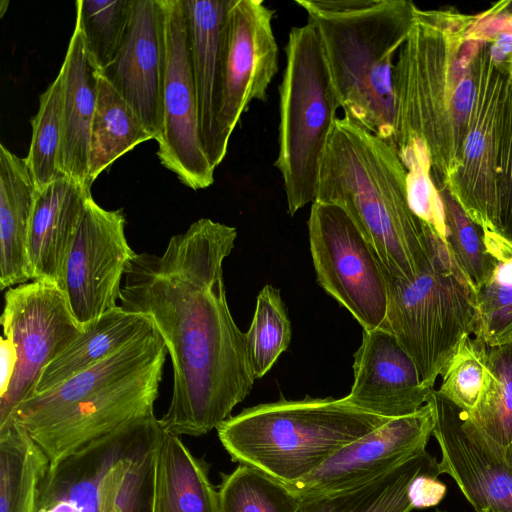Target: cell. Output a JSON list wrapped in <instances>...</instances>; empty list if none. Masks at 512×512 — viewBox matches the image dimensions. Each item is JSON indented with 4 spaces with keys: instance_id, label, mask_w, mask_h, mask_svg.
<instances>
[{
    "instance_id": "2",
    "label": "cell",
    "mask_w": 512,
    "mask_h": 512,
    "mask_svg": "<svg viewBox=\"0 0 512 512\" xmlns=\"http://www.w3.org/2000/svg\"><path fill=\"white\" fill-rule=\"evenodd\" d=\"M475 15L417 9L393 69L394 148H419L431 177L447 183L461 163L477 86L484 39L473 31Z\"/></svg>"
},
{
    "instance_id": "8",
    "label": "cell",
    "mask_w": 512,
    "mask_h": 512,
    "mask_svg": "<svg viewBox=\"0 0 512 512\" xmlns=\"http://www.w3.org/2000/svg\"><path fill=\"white\" fill-rule=\"evenodd\" d=\"M285 53L274 165L293 216L316 199L320 165L341 104L312 24L291 28Z\"/></svg>"
},
{
    "instance_id": "38",
    "label": "cell",
    "mask_w": 512,
    "mask_h": 512,
    "mask_svg": "<svg viewBox=\"0 0 512 512\" xmlns=\"http://www.w3.org/2000/svg\"><path fill=\"white\" fill-rule=\"evenodd\" d=\"M438 476L437 473H421L411 481L407 494L413 509L433 507L443 500L447 487Z\"/></svg>"
},
{
    "instance_id": "41",
    "label": "cell",
    "mask_w": 512,
    "mask_h": 512,
    "mask_svg": "<svg viewBox=\"0 0 512 512\" xmlns=\"http://www.w3.org/2000/svg\"><path fill=\"white\" fill-rule=\"evenodd\" d=\"M502 9L512 15V1H501Z\"/></svg>"
},
{
    "instance_id": "12",
    "label": "cell",
    "mask_w": 512,
    "mask_h": 512,
    "mask_svg": "<svg viewBox=\"0 0 512 512\" xmlns=\"http://www.w3.org/2000/svg\"><path fill=\"white\" fill-rule=\"evenodd\" d=\"M1 316L3 334L13 340L17 363L0 396V427L35 392L43 370L82 332L61 290L31 281L7 289Z\"/></svg>"
},
{
    "instance_id": "19",
    "label": "cell",
    "mask_w": 512,
    "mask_h": 512,
    "mask_svg": "<svg viewBox=\"0 0 512 512\" xmlns=\"http://www.w3.org/2000/svg\"><path fill=\"white\" fill-rule=\"evenodd\" d=\"M128 102L155 140L162 130L163 43L158 0H134L123 43L99 72Z\"/></svg>"
},
{
    "instance_id": "15",
    "label": "cell",
    "mask_w": 512,
    "mask_h": 512,
    "mask_svg": "<svg viewBox=\"0 0 512 512\" xmlns=\"http://www.w3.org/2000/svg\"><path fill=\"white\" fill-rule=\"evenodd\" d=\"M275 10L262 0H231L222 52L218 130L227 152L231 134L251 102L266 101L278 72V45L272 28Z\"/></svg>"
},
{
    "instance_id": "37",
    "label": "cell",
    "mask_w": 512,
    "mask_h": 512,
    "mask_svg": "<svg viewBox=\"0 0 512 512\" xmlns=\"http://www.w3.org/2000/svg\"><path fill=\"white\" fill-rule=\"evenodd\" d=\"M496 232L512 243V76L504 104L499 136Z\"/></svg>"
},
{
    "instance_id": "9",
    "label": "cell",
    "mask_w": 512,
    "mask_h": 512,
    "mask_svg": "<svg viewBox=\"0 0 512 512\" xmlns=\"http://www.w3.org/2000/svg\"><path fill=\"white\" fill-rule=\"evenodd\" d=\"M386 280L387 310L381 328L413 360L422 384L433 389L461 340L474 333L475 292L433 231L426 268L409 281L387 273Z\"/></svg>"
},
{
    "instance_id": "6",
    "label": "cell",
    "mask_w": 512,
    "mask_h": 512,
    "mask_svg": "<svg viewBox=\"0 0 512 512\" xmlns=\"http://www.w3.org/2000/svg\"><path fill=\"white\" fill-rule=\"evenodd\" d=\"M389 420L345 398L307 396L246 408L224 421L217 433L232 461L291 486Z\"/></svg>"
},
{
    "instance_id": "13",
    "label": "cell",
    "mask_w": 512,
    "mask_h": 512,
    "mask_svg": "<svg viewBox=\"0 0 512 512\" xmlns=\"http://www.w3.org/2000/svg\"><path fill=\"white\" fill-rule=\"evenodd\" d=\"M125 224L122 209H104L90 198L59 288L82 328L118 306L122 279L136 253L128 244Z\"/></svg>"
},
{
    "instance_id": "34",
    "label": "cell",
    "mask_w": 512,
    "mask_h": 512,
    "mask_svg": "<svg viewBox=\"0 0 512 512\" xmlns=\"http://www.w3.org/2000/svg\"><path fill=\"white\" fill-rule=\"evenodd\" d=\"M432 180L443 203L447 247L475 292L494 269L483 229L466 214L444 182Z\"/></svg>"
},
{
    "instance_id": "30",
    "label": "cell",
    "mask_w": 512,
    "mask_h": 512,
    "mask_svg": "<svg viewBox=\"0 0 512 512\" xmlns=\"http://www.w3.org/2000/svg\"><path fill=\"white\" fill-rule=\"evenodd\" d=\"M486 374L475 407L463 416L503 451L512 443V343L486 348Z\"/></svg>"
},
{
    "instance_id": "39",
    "label": "cell",
    "mask_w": 512,
    "mask_h": 512,
    "mask_svg": "<svg viewBox=\"0 0 512 512\" xmlns=\"http://www.w3.org/2000/svg\"><path fill=\"white\" fill-rule=\"evenodd\" d=\"M0 360H1V378H0V396L3 395L10 382L13 378L16 363H17V352L16 347L7 334H3L0 345Z\"/></svg>"
},
{
    "instance_id": "42",
    "label": "cell",
    "mask_w": 512,
    "mask_h": 512,
    "mask_svg": "<svg viewBox=\"0 0 512 512\" xmlns=\"http://www.w3.org/2000/svg\"><path fill=\"white\" fill-rule=\"evenodd\" d=\"M434 512H447V511L436 509Z\"/></svg>"
},
{
    "instance_id": "25",
    "label": "cell",
    "mask_w": 512,
    "mask_h": 512,
    "mask_svg": "<svg viewBox=\"0 0 512 512\" xmlns=\"http://www.w3.org/2000/svg\"><path fill=\"white\" fill-rule=\"evenodd\" d=\"M154 508L155 512H220L207 463L165 428L157 452Z\"/></svg>"
},
{
    "instance_id": "3",
    "label": "cell",
    "mask_w": 512,
    "mask_h": 512,
    "mask_svg": "<svg viewBox=\"0 0 512 512\" xmlns=\"http://www.w3.org/2000/svg\"><path fill=\"white\" fill-rule=\"evenodd\" d=\"M315 201L347 212L387 274L409 281L430 262L432 230L410 206L397 151L344 117L327 142Z\"/></svg>"
},
{
    "instance_id": "7",
    "label": "cell",
    "mask_w": 512,
    "mask_h": 512,
    "mask_svg": "<svg viewBox=\"0 0 512 512\" xmlns=\"http://www.w3.org/2000/svg\"><path fill=\"white\" fill-rule=\"evenodd\" d=\"M163 431L155 414L134 419L49 465L38 512H155Z\"/></svg>"
},
{
    "instance_id": "4",
    "label": "cell",
    "mask_w": 512,
    "mask_h": 512,
    "mask_svg": "<svg viewBox=\"0 0 512 512\" xmlns=\"http://www.w3.org/2000/svg\"><path fill=\"white\" fill-rule=\"evenodd\" d=\"M167 353L156 330L57 387L30 396L12 419L54 465L127 422L153 415Z\"/></svg>"
},
{
    "instance_id": "40",
    "label": "cell",
    "mask_w": 512,
    "mask_h": 512,
    "mask_svg": "<svg viewBox=\"0 0 512 512\" xmlns=\"http://www.w3.org/2000/svg\"><path fill=\"white\" fill-rule=\"evenodd\" d=\"M504 457L512 474V443L505 449Z\"/></svg>"
},
{
    "instance_id": "20",
    "label": "cell",
    "mask_w": 512,
    "mask_h": 512,
    "mask_svg": "<svg viewBox=\"0 0 512 512\" xmlns=\"http://www.w3.org/2000/svg\"><path fill=\"white\" fill-rule=\"evenodd\" d=\"M183 1L188 22L200 138L211 166L216 169L227 154L220 143L218 113L222 89L224 23L231 0Z\"/></svg>"
},
{
    "instance_id": "1",
    "label": "cell",
    "mask_w": 512,
    "mask_h": 512,
    "mask_svg": "<svg viewBox=\"0 0 512 512\" xmlns=\"http://www.w3.org/2000/svg\"><path fill=\"white\" fill-rule=\"evenodd\" d=\"M236 238L235 227L201 218L161 255L135 253L124 275L120 306L148 317L170 356L172 397L160 421L179 436L217 429L256 380L223 278Z\"/></svg>"
},
{
    "instance_id": "18",
    "label": "cell",
    "mask_w": 512,
    "mask_h": 512,
    "mask_svg": "<svg viewBox=\"0 0 512 512\" xmlns=\"http://www.w3.org/2000/svg\"><path fill=\"white\" fill-rule=\"evenodd\" d=\"M431 390L422 384L415 363L389 331L363 330L354 354L353 384L344 397L349 403L392 419L418 411Z\"/></svg>"
},
{
    "instance_id": "24",
    "label": "cell",
    "mask_w": 512,
    "mask_h": 512,
    "mask_svg": "<svg viewBox=\"0 0 512 512\" xmlns=\"http://www.w3.org/2000/svg\"><path fill=\"white\" fill-rule=\"evenodd\" d=\"M154 332L156 328L148 317L118 305L84 326L76 339L47 365L34 394L57 387Z\"/></svg>"
},
{
    "instance_id": "21",
    "label": "cell",
    "mask_w": 512,
    "mask_h": 512,
    "mask_svg": "<svg viewBox=\"0 0 512 512\" xmlns=\"http://www.w3.org/2000/svg\"><path fill=\"white\" fill-rule=\"evenodd\" d=\"M90 198L91 187L65 176L37 191L28 238L31 281L60 288L65 260Z\"/></svg>"
},
{
    "instance_id": "14",
    "label": "cell",
    "mask_w": 512,
    "mask_h": 512,
    "mask_svg": "<svg viewBox=\"0 0 512 512\" xmlns=\"http://www.w3.org/2000/svg\"><path fill=\"white\" fill-rule=\"evenodd\" d=\"M512 76L484 41L477 59L476 94L458 170L445 183L466 214L482 229L496 232V173L500 127Z\"/></svg>"
},
{
    "instance_id": "5",
    "label": "cell",
    "mask_w": 512,
    "mask_h": 512,
    "mask_svg": "<svg viewBox=\"0 0 512 512\" xmlns=\"http://www.w3.org/2000/svg\"><path fill=\"white\" fill-rule=\"evenodd\" d=\"M295 3L318 32L343 117L394 148L393 69L418 8L407 0Z\"/></svg>"
},
{
    "instance_id": "11",
    "label": "cell",
    "mask_w": 512,
    "mask_h": 512,
    "mask_svg": "<svg viewBox=\"0 0 512 512\" xmlns=\"http://www.w3.org/2000/svg\"><path fill=\"white\" fill-rule=\"evenodd\" d=\"M163 43L162 130L157 156L182 184L205 189L215 169L202 146L183 0H158Z\"/></svg>"
},
{
    "instance_id": "22",
    "label": "cell",
    "mask_w": 512,
    "mask_h": 512,
    "mask_svg": "<svg viewBox=\"0 0 512 512\" xmlns=\"http://www.w3.org/2000/svg\"><path fill=\"white\" fill-rule=\"evenodd\" d=\"M62 77V141L59 167L77 183H89V151L96 108L98 71L89 60L80 30L75 27L59 71Z\"/></svg>"
},
{
    "instance_id": "17",
    "label": "cell",
    "mask_w": 512,
    "mask_h": 512,
    "mask_svg": "<svg viewBox=\"0 0 512 512\" xmlns=\"http://www.w3.org/2000/svg\"><path fill=\"white\" fill-rule=\"evenodd\" d=\"M435 421V407L427 400L415 413L392 418L346 445L313 473L289 487L304 499L378 478L425 450Z\"/></svg>"
},
{
    "instance_id": "36",
    "label": "cell",
    "mask_w": 512,
    "mask_h": 512,
    "mask_svg": "<svg viewBox=\"0 0 512 512\" xmlns=\"http://www.w3.org/2000/svg\"><path fill=\"white\" fill-rule=\"evenodd\" d=\"M486 348L481 341L464 337L441 373L442 383L437 392L463 412H470L481 395Z\"/></svg>"
},
{
    "instance_id": "32",
    "label": "cell",
    "mask_w": 512,
    "mask_h": 512,
    "mask_svg": "<svg viewBox=\"0 0 512 512\" xmlns=\"http://www.w3.org/2000/svg\"><path fill=\"white\" fill-rule=\"evenodd\" d=\"M291 336V322L280 290L267 284L257 296L253 319L245 333L248 360L255 379L271 370L287 350Z\"/></svg>"
},
{
    "instance_id": "33",
    "label": "cell",
    "mask_w": 512,
    "mask_h": 512,
    "mask_svg": "<svg viewBox=\"0 0 512 512\" xmlns=\"http://www.w3.org/2000/svg\"><path fill=\"white\" fill-rule=\"evenodd\" d=\"M134 0H77L76 25L92 65L103 71L115 58L130 21Z\"/></svg>"
},
{
    "instance_id": "26",
    "label": "cell",
    "mask_w": 512,
    "mask_h": 512,
    "mask_svg": "<svg viewBox=\"0 0 512 512\" xmlns=\"http://www.w3.org/2000/svg\"><path fill=\"white\" fill-rule=\"evenodd\" d=\"M421 473L440 475L436 457L426 449L369 482L301 499L300 512H411L408 487Z\"/></svg>"
},
{
    "instance_id": "16",
    "label": "cell",
    "mask_w": 512,
    "mask_h": 512,
    "mask_svg": "<svg viewBox=\"0 0 512 512\" xmlns=\"http://www.w3.org/2000/svg\"><path fill=\"white\" fill-rule=\"evenodd\" d=\"M440 474L450 475L475 512H512V474L504 451L491 443L461 410L432 389Z\"/></svg>"
},
{
    "instance_id": "31",
    "label": "cell",
    "mask_w": 512,
    "mask_h": 512,
    "mask_svg": "<svg viewBox=\"0 0 512 512\" xmlns=\"http://www.w3.org/2000/svg\"><path fill=\"white\" fill-rule=\"evenodd\" d=\"M220 512H300L301 499L285 483L247 464L222 474Z\"/></svg>"
},
{
    "instance_id": "28",
    "label": "cell",
    "mask_w": 512,
    "mask_h": 512,
    "mask_svg": "<svg viewBox=\"0 0 512 512\" xmlns=\"http://www.w3.org/2000/svg\"><path fill=\"white\" fill-rule=\"evenodd\" d=\"M155 139L128 102L98 72L96 108L91 127L89 183L137 145Z\"/></svg>"
},
{
    "instance_id": "10",
    "label": "cell",
    "mask_w": 512,
    "mask_h": 512,
    "mask_svg": "<svg viewBox=\"0 0 512 512\" xmlns=\"http://www.w3.org/2000/svg\"><path fill=\"white\" fill-rule=\"evenodd\" d=\"M308 231L318 284L363 330L381 328L387 310L386 272L356 223L340 206L314 201Z\"/></svg>"
},
{
    "instance_id": "27",
    "label": "cell",
    "mask_w": 512,
    "mask_h": 512,
    "mask_svg": "<svg viewBox=\"0 0 512 512\" xmlns=\"http://www.w3.org/2000/svg\"><path fill=\"white\" fill-rule=\"evenodd\" d=\"M50 462L15 419L0 427V512H38Z\"/></svg>"
},
{
    "instance_id": "23",
    "label": "cell",
    "mask_w": 512,
    "mask_h": 512,
    "mask_svg": "<svg viewBox=\"0 0 512 512\" xmlns=\"http://www.w3.org/2000/svg\"><path fill=\"white\" fill-rule=\"evenodd\" d=\"M37 188L25 158L0 144V287L31 280L29 229Z\"/></svg>"
},
{
    "instance_id": "29",
    "label": "cell",
    "mask_w": 512,
    "mask_h": 512,
    "mask_svg": "<svg viewBox=\"0 0 512 512\" xmlns=\"http://www.w3.org/2000/svg\"><path fill=\"white\" fill-rule=\"evenodd\" d=\"M494 269L476 291L475 339L486 347L512 343V243L494 231L483 229Z\"/></svg>"
},
{
    "instance_id": "35",
    "label": "cell",
    "mask_w": 512,
    "mask_h": 512,
    "mask_svg": "<svg viewBox=\"0 0 512 512\" xmlns=\"http://www.w3.org/2000/svg\"><path fill=\"white\" fill-rule=\"evenodd\" d=\"M32 135L27 165L38 191L64 177L59 167L62 141V77L58 73L39 97V107L31 119Z\"/></svg>"
}]
</instances>
